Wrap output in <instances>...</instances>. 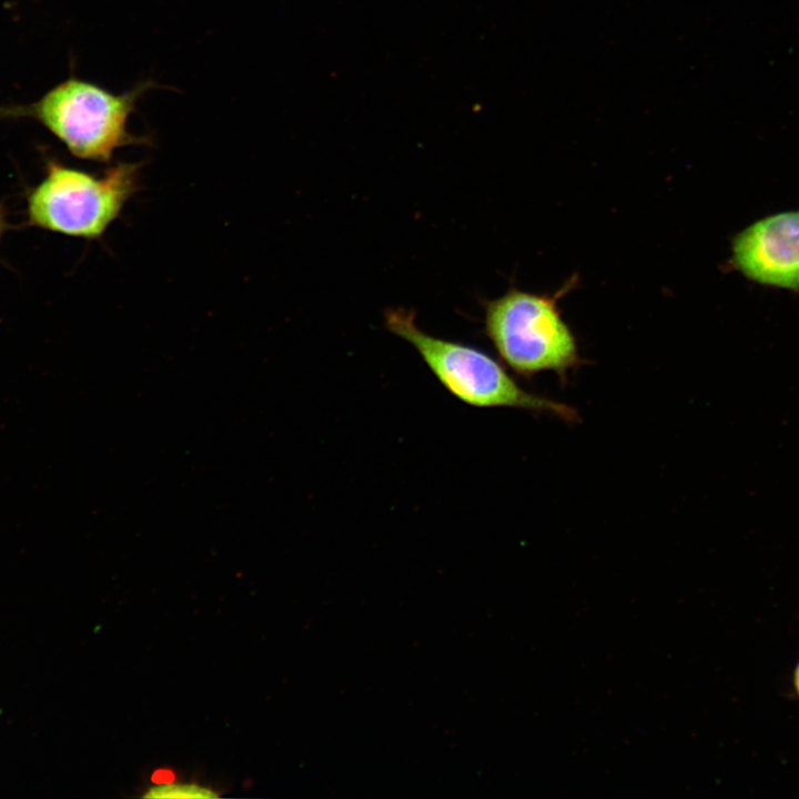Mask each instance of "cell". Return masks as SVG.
Returning <instances> with one entry per match:
<instances>
[{
  "instance_id": "1",
  "label": "cell",
  "mask_w": 799,
  "mask_h": 799,
  "mask_svg": "<svg viewBox=\"0 0 799 799\" xmlns=\"http://www.w3.org/2000/svg\"><path fill=\"white\" fill-rule=\"evenodd\" d=\"M385 326L411 344L439 384L466 405L546 413L567 422L578 418L575 408L527 392L482 350L424 332L416 324L413 311L403 307L386 311Z\"/></svg>"
},
{
  "instance_id": "2",
  "label": "cell",
  "mask_w": 799,
  "mask_h": 799,
  "mask_svg": "<svg viewBox=\"0 0 799 799\" xmlns=\"http://www.w3.org/2000/svg\"><path fill=\"white\" fill-rule=\"evenodd\" d=\"M153 81L140 82L132 90L114 94L77 78L51 89L30 108V112L55 134L74 155L108 162L113 152L129 144L143 143L128 130L138 100Z\"/></svg>"
},
{
  "instance_id": "3",
  "label": "cell",
  "mask_w": 799,
  "mask_h": 799,
  "mask_svg": "<svg viewBox=\"0 0 799 799\" xmlns=\"http://www.w3.org/2000/svg\"><path fill=\"white\" fill-rule=\"evenodd\" d=\"M484 324L502 361L520 376H563L580 362L575 336L550 297L512 289L485 303Z\"/></svg>"
},
{
  "instance_id": "4",
  "label": "cell",
  "mask_w": 799,
  "mask_h": 799,
  "mask_svg": "<svg viewBox=\"0 0 799 799\" xmlns=\"http://www.w3.org/2000/svg\"><path fill=\"white\" fill-rule=\"evenodd\" d=\"M140 165L119 163L101 178L51 163L29 198V215L41 227L95 239L136 192Z\"/></svg>"
},
{
  "instance_id": "5",
  "label": "cell",
  "mask_w": 799,
  "mask_h": 799,
  "mask_svg": "<svg viewBox=\"0 0 799 799\" xmlns=\"http://www.w3.org/2000/svg\"><path fill=\"white\" fill-rule=\"evenodd\" d=\"M730 264L750 282L799 294V209L766 215L737 233Z\"/></svg>"
},
{
  "instance_id": "6",
  "label": "cell",
  "mask_w": 799,
  "mask_h": 799,
  "mask_svg": "<svg viewBox=\"0 0 799 799\" xmlns=\"http://www.w3.org/2000/svg\"><path fill=\"white\" fill-rule=\"evenodd\" d=\"M145 798H212L218 795L210 788L195 783H160L150 788L144 795Z\"/></svg>"
},
{
  "instance_id": "7",
  "label": "cell",
  "mask_w": 799,
  "mask_h": 799,
  "mask_svg": "<svg viewBox=\"0 0 799 799\" xmlns=\"http://www.w3.org/2000/svg\"><path fill=\"white\" fill-rule=\"evenodd\" d=\"M793 687H795L796 694L799 697V663L797 664L795 671H793Z\"/></svg>"
},
{
  "instance_id": "8",
  "label": "cell",
  "mask_w": 799,
  "mask_h": 799,
  "mask_svg": "<svg viewBox=\"0 0 799 799\" xmlns=\"http://www.w3.org/2000/svg\"><path fill=\"white\" fill-rule=\"evenodd\" d=\"M158 776H159L158 779H156L158 782H161V783L171 782V779L169 778L170 772H168V771H164V772H163V771H162V772L158 773Z\"/></svg>"
},
{
  "instance_id": "9",
  "label": "cell",
  "mask_w": 799,
  "mask_h": 799,
  "mask_svg": "<svg viewBox=\"0 0 799 799\" xmlns=\"http://www.w3.org/2000/svg\"><path fill=\"white\" fill-rule=\"evenodd\" d=\"M0 232H1V222H0Z\"/></svg>"
}]
</instances>
